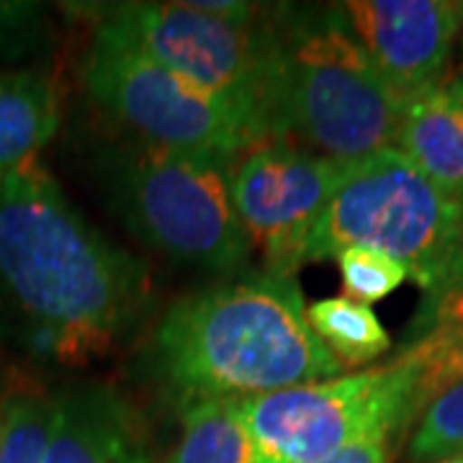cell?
<instances>
[{
    "mask_svg": "<svg viewBox=\"0 0 463 463\" xmlns=\"http://www.w3.org/2000/svg\"><path fill=\"white\" fill-rule=\"evenodd\" d=\"M57 404L39 394H14L0 404V463H44Z\"/></svg>",
    "mask_w": 463,
    "mask_h": 463,
    "instance_id": "2e32d148",
    "label": "cell"
},
{
    "mask_svg": "<svg viewBox=\"0 0 463 463\" xmlns=\"http://www.w3.org/2000/svg\"><path fill=\"white\" fill-rule=\"evenodd\" d=\"M160 463H260L242 399H212L183 407L181 438Z\"/></svg>",
    "mask_w": 463,
    "mask_h": 463,
    "instance_id": "5bb4252c",
    "label": "cell"
},
{
    "mask_svg": "<svg viewBox=\"0 0 463 463\" xmlns=\"http://www.w3.org/2000/svg\"><path fill=\"white\" fill-rule=\"evenodd\" d=\"M461 16H463V3H461Z\"/></svg>",
    "mask_w": 463,
    "mask_h": 463,
    "instance_id": "603a6c76",
    "label": "cell"
},
{
    "mask_svg": "<svg viewBox=\"0 0 463 463\" xmlns=\"http://www.w3.org/2000/svg\"><path fill=\"white\" fill-rule=\"evenodd\" d=\"M343 283H345V297L358 304H376L381 298L392 297L402 283L410 279V270L404 265L386 258L381 252L364 248H350L340 252L337 258Z\"/></svg>",
    "mask_w": 463,
    "mask_h": 463,
    "instance_id": "ac0fdd59",
    "label": "cell"
},
{
    "mask_svg": "<svg viewBox=\"0 0 463 463\" xmlns=\"http://www.w3.org/2000/svg\"><path fill=\"white\" fill-rule=\"evenodd\" d=\"M435 322L383 365L242 399L260 463H322L368 432L404 438L440 389L463 379V337Z\"/></svg>",
    "mask_w": 463,
    "mask_h": 463,
    "instance_id": "277c9868",
    "label": "cell"
},
{
    "mask_svg": "<svg viewBox=\"0 0 463 463\" xmlns=\"http://www.w3.org/2000/svg\"><path fill=\"white\" fill-rule=\"evenodd\" d=\"M152 361L181 410L212 399L263 397L345 373L309 327L294 276L268 270L173 304L155 332Z\"/></svg>",
    "mask_w": 463,
    "mask_h": 463,
    "instance_id": "7a4b0ae2",
    "label": "cell"
},
{
    "mask_svg": "<svg viewBox=\"0 0 463 463\" xmlns=\"http://www.w3.org/2000/svg\"><path fill=\"white\" fill-rule=\"evenodd\" d=\"M39 18H42V8L36 3L0 0V47L8 52L29 47L33 33L39 32Z\"/></svg>",
    "mask_w": 463,
    "mask_h": 463,
    "instance_id": "d6986e66",
    "label": "cell"
},
{
    "mask_svg": "<svg viewBox=\"0 0 463 463\" xmlns=\"http://www.w3.org/2000/svg\"><path fill=\"white\" fill-rule=\"evenodd\" d=\"M160 65L227 100L248 116L263 137L265 75L273 29L255 21H232L196 8V3H121L100 21Z\"/></svg>",
    "mask_w": 463,
    "mask_h": 463,
    "instance_id": "ba28073f",
    "label": "cell"
},
{
    "mask_svg": "<svg viewBox=\"0 0 463 463\" xmlns=\"http://www.w3.org/2000/svg\"><path fill=\"white\" fill-rule=\"evenodd\" d=\"M340 14L399 99H410L446 80L463 24L461 3L350 0L340 5Z\"/></svg>",
    "mask_w": 463,
    "mask_h": 463,
    "instance_id": "30bf717a",
    "label": "cell"
},
{
    "mask_svg": "<svg viewBox=\"0 0 463 463\" xmlns=\"http://www.w3.org/2000/svg\"><path fill=\"white\" fill-rule=\"evenodd\" d=\"M399 440L402 438L394 432H368L364 438L347 443L345 448H340L335 456L322 463H394Z\"/></svg>",
    "mask_w": 463,
    "mask_h": 463,
    "instance_id": "ffe728a7",
    "label": "cell"
},
{
    "mask_svg": "<svg viewBox=\"0 0 463 463\" xmlns=\"http://www.w3.org/2000/svg\"><path fill=\"white\" fill-rule=\"evenodd\" d=\"M448 288H463V252H461V258H458V263H456V268H453L450 281H448V286L443 288V291H448ZM443 291H440V294H443Z\"/></svg>",
    "mask_w": 463,
    "mask_h": 463,
    "instance_id": "44dd1931",
    "label": "cell"
},
{
    "mask_svg": "<svg viewBox=\"0 0 463 463\" xmlns=\"http://www.w3.org/2000/svg\"><path fill=\"white\" fill-rule=\"evenodd\" d=\"M394 149L438 188L463 199L461 75L402 100Z\"/></svg>",
    "mask_w": 463,
    "mask_h": 463,
    "instance_id": "7c38bea8",
    "label": "cell"
},
{
    "mask_svg": "<svg viewBox=\"0 0 463 463\" xmlns=\"http://www.w3.org/2000/svg\"><path fill=\"white\" fill-rule=\"evenodd\" d=\"M230 160L137 142L106 157L114 212L152 250L183 265L242 268L250 240L230 196Z\"/></svg>",
    "mask_w": 463,
    "mask_h": 463,
    "instance_id": "8992f818",
    "label": "cell"
},
{
    "mask_svg": "<svg viewBox=\"0 0 463 463\" xmlns=\"http://www.w3.org/2000/svg\"><path fill=\"white\" fill-rule=\"evenodd\" d=\"M307 322L345 371L376 361L392 347V337L373 309L347 297L309 304Z\"/></svg>",
    "mask_w": 463,
    "mask_h": 463,
    "instance_id": "9a60e30c",
    "label": "cell"
},
{
    "mask_svg": "<svg viewBox=\"0 0 463 463\" xmlns=\"http://www.w3.org/2000/svg\"><path fill=\"white\" fill-rule=\"evenodd\" d=\"M54 404L44 463H152L142 422L114 392L88 389Z\"/></svg>",
    "mask_w": 463,
    "mask_h": 463,
    "instance_id": "8fae6325",
    "label": "cell"
},
{
    "mask_svg": "<svg viewBox=\"0 0 463 463\" xmlns=\"http://www.w3.org/2000/svg\"><path fill=\"white\" fill-rule=\"evenodd\" d=\"M343 167L286 137H260L232 157V203L268 273L294 276L301 268L304 245Z\"/></svg>",
    "mask_w": 463,
    "mask_h": 463,
    "instance_id": "9c48e42d",
    "label": "cell"
},
{
    "mask_svg": "<svg viewBox=\"0 0 463 463\" xmlns=\"http://www.w3.org/2000/svg\"><path fill=\"white\" fill-rule=\"evenodd\" d=\"M0 297L36 353L80 365L111 353L139 322L149 276L32 160L0 178Z\"/></svg>",
    "mask_w": 463,
    "mask_h": 463,
    "instance_id": "6da1fadb",
    "label": "cell"
},
{
    "mask_svg": "<svg viewBox=\"0 0 463 463\" xmlns=\"http://www.w3.org/2000/svg\"><path fill=\"white\" fill-rule=\"evenodd\" d=\"M440 463H463V456H458V458H448V461H440Z\"/></svg>",
    "mask_w": 463,
    "mask_h": 463,
    "instance_id": "7402d4cb",
    "label": "cell"
},
{
    "mask_svg": "<svg viewBox=\"0 0 463 463\" xmlns=\"http://www.w3.org/2000/svg\"><path fill=\"white\" fill-rule=\"evenodd\" d=\"M461 80H463V75H461Z\"/></svg>",
    "mask_w": 463,
    "mask_h": 463,
    "instance_id": "cb8c5ba5",
    "label": "cell"
},
{
    "mask_svg": "<svg viewBox=\"0 0 463 463\" xmlns=\"http://www.w3.org/2000/svg\"><path fill=\"white\" fill-rule=\"evenodd\" d=\"M463 456V379L440 389L422 410L410 438V461L440 463Z\"/></svg>",
    "mask_w": 463,
    "mask_h": 463,
    "instance_id": "e0dca14e",
    "label": "cell"
},
{
    "mask_svg": "<svg viewBox=\"0 0 463 463\" xmlns=\"http://www.w3.org/2000/svg\"><path fill=\"white\" fill-rule=\"evenodd\" d=\"M85 90L142 145L232 160L260 139L248 116L188 83L99 24L83 62Z\"/></svg>",
    "mask_w": 463,
    "mask_h": 463,
    "instance_id": "52a82bcc",
    "label": "cell"
},
{
    "mask_svg": "<svg viewBox=\"0 0 463 463\" xmlns=\"http://www.w3.org/2000/svg\"><path fill=\"white\" fill-rule=\"evenodd\" d=\"M60 127V96L47 75L0 72V178L39 160Z\"/></svg>",
    "mask_w": 463,
    "mask_h": 463,
    "instance_id": "4fadbf2b",
    "label": "cell"
},
{
    "mask_svg": "<svg viewBox=\"0 0 463 463\" xmlns=\"http://www.w3.org/2000/svg\"><path fill=\"white\" fill-rule=\"evenodd\" d=\"M263 137H286L350 165L397 142L402 100L347 29L340 5L291 11L270 26Z\"/></svg>",
    "mask_w": 463,
    "mask_h": 463,
    "instance_id": "3957f363",
    "label": "cell"
},
{
    "mask_svg": "<svg viewBox=\"0 0 463 463\" xmlns=\"http://www.w3.org/2000/svg\"><path fill=\"white\" fill-rule=\"evenodd\" d=\"M350 248L394 258L438 297L463 252V199L438 188L399 149H381L343 167L301 265L332 260Z\"/></svg>",
    "mask_w": 463,
    "mask_h": 463,
    "instance_id": "5b68a950",
    "label": "cell"
}]
</instances>
